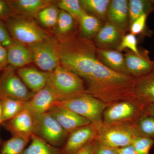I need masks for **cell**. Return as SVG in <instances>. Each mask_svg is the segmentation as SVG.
I'll return each instance as SVG.
<instances>
[{"label":"cell","instance_id":"13","mask_svg":"<svg viewBox=\"0 0 154 154\" xmlns=\"http://www.w3.org/2000/svg\"><path fill=\"white\" fill-rule=\"evenodd\" d=\"M13 136H18L30 140L34 133L35 119L31 113L24 108L14 118L2 123Z\"/></svg>","mask_w":154,"mask_h":154},{"label":"cell","instance_id":"35","mask_svg":"<svg viewBox=\"0 0 154 154\" xmlns=\"http://www.w3.org/2000/svg\"><path fill=\"white\" fill-rule=\"evenodd\" d=\"M148 14H143L130 24L131 33L135 35L140 34L145 29Z\"/></svg>","mask_w":154,"mask_h":154},{"label":"cell","instance_id":"31","mask_svg":"<svg viewBox=\"0 0 154 154\" xmlns=\"http://www.w3.org/2000/svg\"><path fill=\"white\" fill-rule=\"evenodd\" d=\"M58 6L61 10L66 12L73 17L79 20L85 11L82 8L80 1L62 0L58 3Z\"/></svg>","mask_w":154,"mask_h":154},{"label":"cell","instance_id":"17","mask_svg":"<svg viewBox=\"0 0 154 154\" xmlns=\"http://www.w3.org/2000/svg\"><path fill=\"white\" fill-rule=\"evenodd\" d=\"M128 74L134 78L146 74L152 69L154 61L151 60L145 54L127 53L124 57Z\"/></svg>","mask_w":154,"mask_h":154},{"label":"cell","instance_id":"37","mask_svg":"<svg viewBox=\"0 0 154 154\" xmlns=\"http://www.w3.org/2000/svg\"><path fill=\"white\" fill-rule=\"evenodd\" d=\"M14 14L8 2L0 0V19L7 20L14 16Z\"/></svg>","mask_w":154,"mask_h":154},{"label":"cell","instance_id":"10","mask_svg":"<svg viewBox=\"0 0 154 154\" xmlns=\"http://www.w3.org/2000/svg\"><path fill=\"white\" fill-rule=\"evenodd\" d=\"M33 134L57 147L64 143L68 134L48 112L35 119Z\"/></svg>","mask_w":154,"mask_h":154},{"label":"cell","instance_id":"21","mask_svg":"<svg viewBox=\"0 0 154 154\" xmlns=\"http://www.w3.org/2000/svg\"><path fill=\"white\" fill-rule=\"evenodd\" d=\"M97 52L107 67L116 71L128 74L124 57L120 52L116 51L103 49L98 50Z\"/></svg>","mask_w":154,"mask_h":154},{"label":"cell","instance_id":"4","mask_svg":"<svg viewBox=\"0 0 154 154\" xmlns=\"http://www.w3.org/2000/svg\"><path fill=\"white\" fill-rule=\"evenodd\" d=\"M141 135L135 124L127 122L104 124L100 127L96 137L97 142L118 149L132 145L134 139Z\"/></svg>","mask_w":154,"mask_h":154},{"label":"cell","instance_id":"18","mask_svg":"<svg viewBox=\"0 0 154 154\" xmlns=\"http://www.w3.org/2000/svg\"><path fill=\"white\" fill-rule=\"evenodd\" d=\"M7 48L8 63L11 66L21 68L33 62L32 52L27 45L13 40Z\"/></svg>","mask_w":154,"mask_h":154},{"label":"cell","instance_id":"36","mask_svg":"<svg viewBox=\"0 0 154 154\" xmlns=\"http://www.w3.org/2000/svg\"><path fill=\"white\" fill-rule=\"evenodd\" d=\"M13 40L7 26L0 19V44L7 48L11 45Z\"/></svg>","mask_w":154,"mask_h":154},{"label":"cell","instance_id":"25","mask_svg":"<svg viewBox=\"0 0 154 154\" xmlns=\"http://www.w3.org/2000/svg\"><path fill=\"white\" fill-rule=\"evenodd\" d=\"M129 23L131 24L135 19L143 14L148 15L154 11V1L130 0L128 2Z\"/></svg>","mask_w":154,"mask_h":154},{"label":"cell","instance_id":"20","mask_svg":"<svg viewBox=\"0 0 154 154\" xmlns=\"http://www.w3.org/2000/svg\"><path fill=\"white\" fill-rule=\"evenodd\" d=\"M128 2L126 0L110 1L107 11L111 23L122 31L126 28L129 17Z\"/></svg>","mask_w":154,"mask_h":154},{"label":"cell","instance_id":"29","mask_svg":"<svg viewBox=\"0 0 154 154\" xmlns=\"http://www.w3.org/2000/svg\"><path fill=\"white\" fill-rule=\"evenodd\" d=\"M60 12L56 6L51 5L40 11L37 17L41 25L45 27L53 28L56 26Z\"/></svg>","mask_w":154,"mask_h":154},{"label":"cell","instance_id":"43","mask_svg":"<svg viewBox=\"0 0 154 154\" xmlns=\"http://www.w3.org/2000/svg\"><path fill=\"white\" fill-rule=\"evenodd\" d=\"M2 102L0 100V122H1V118H2Z\"/></svg>","mask_w":154,"mask_h":154},{"label":"cell","instance_id":"5","mask_svg":"<svg viewBox=\"0 0 154 154\" xmlns=\"http://www.w3.org/2000/svg\"><path fill=\"white\" fill-rule=\"evenodd\" d=\"M47 84L61 101L85 93L82 80L78 75L59 65L49 73Z\"/></svg>","mask_w":154,"mask_h":154},{"label":"cell","instance_id":"15","mask_svg":"<svg viewBox=\"0 0 154 154\" xmlns=\"http://www.w3.org/2000/svg\"><path fill=\"white\" fill-rule=\"evenodd\" d=\"M133 99L146 105L154 103V60L151 70L142 76L134 78Z\"/></svg>","mask_w":154,"mask_h":154},{"label":"cell","instance_id":"32","mask_svg":"<svg viewBox=\"0 0 154 154\" xmlns=\"http://www.w3.org/2000/svg\"><path fill=\"white\" fill-rule=\"evenodd\" d=\"M56 26L58 33L62 35L67 34L73 27V17L65 11H60Z\"/></svg>","mask_w":154,"mask_h":154},{"label":"cell","instance_id":"14","mask_svg":"<svg viewBox=\"0 0 154 154\" xmlns=\"http://www.w3.org/2000/svg\"><path fill=\"white\" fill-rule=\"evenodd\" d=\"M48 113L52 116L68 134L82 127L91 124V121L63 107L54 106Z\"/></svg>","mask_w":154,"mask_h":154},{"label":"cell","instance_id":"42","mask_svg":"<svg viewBox=\"0 0 154 154\" xmlns=\"http://www.w3.org/2000/svg\"><path fill=\"white\" fill-rule=\"evenodd\" d=\"M144 116L154 117V103L146 105Z\"/></svg>","mask_w":154,"mask_h":154},{"label":"cell","instance_id":"6","mask_svg":"<svg viewBox=\"0 0 154 154\" xmlns=\"http://www.w3.org/2000/svg\"><path fill=\"white\" fill-rule=\"evenodd\" d=\"M7 22L6 26L13 39L27 46L37 44L50 37L31 19L13 16Z\"/></svg>","mask_w":154,"mask_h":154},{"label":"cell","instance_id":"11","mask_svg":"<svg viewBox=\"0 0 154 154\" xmlns=\"http://www.w3.org/2000/svg\"><path fill=\"white\" fill-rule=\"evenodd\" d=\"M99 128L91 124L71 132L66 142L61 149V154L76 153L96 137Z\"/></svg>","mask_w":154,"mask_h":154},{"label":"cell","instance_id":"7","mask_svg":"<svg viewBox=\"0 0 154 154\" xmlns=\"http://www.w3.org/2000/svg\"><path fill=\"white\" fill-rule=\"evenodd\" d=\"M33 57V61L44 72L54 71L61 61V46L54 38L48 39L28 46Z\"/></svg>","mask_w":154,"mask_h":154},{"label":"cell","instance_id":"1","mask_svg":"<svg viewBox=\"0 0 154 154\" xmlns=\"http://www.w3.org/2000/svg\"><path fill=\"white\" fill-rule=\"evenodd\" d=\"M134 79L132 76L113 70L98 60L92 74L87 80L89 88L85 93L107 104L128 98L134 99Z\"/></svg>","mask_w":154,"mask_h":154},{"label":"cell","instance_id":"30","mask_svg":"<svg viewBox=\"0 0 154 154\" xmlns=\"http://www.w3.org/2000/svg\"><path fill=\"white\" fill-rule=\"evenodd\" d=\"M134 124L141 135L154 141V117L143 116L136 121Z\"/></svg>","mask_w":154,"mask_h":154},{"label":"cell","instance_id":"8","mask_svg":"<svg viewBox=\"0 0 154 154\" xmlns=\"http://www.w3.org/2000/svg\"><path fill=\"white\" fill-rule=\"evenodd\" d=\"M146 105L133 99L113 104L104 111V124L137 121L144 115Z\"/></svg>","mask_w":154,"mask_h":154},{"label":"cell","instance_id":"9","mask_svg":"<svg viewBox=\"0 0 154 154\" xmlns=\"http://www.w3.org/2000/svg\"><path fill=\"white\" fill-rule=\"evenodd\" d=\"M35 93L30 91L13 68H6L0 76V99L11 98L28 101Z\"/></svg>","mask_w":154,"mask_h":154},{"label":"cell","instance_id":"27","mask_svg":"<svg viewBox=\"0 0 154 154\" xmlns=\"http://www.w3.org/2000/svg\"><path fill=\"white\" fill-rule=\"evenodd\" d=\"M82 32L87 37L97 34L102 28V23L96 17L85 13L79 20Z\"/></svg>","mask_w":154,"mask_h":154},{"label":"cell","instance_id":"44","mask_svg":"<svg viewBox=\"0 0 154 154\" xmlns=\"http://www.w3.org/2000/svg\"><path fill=\"white\" fill-rule=\"evenodd\" d=\"M1 125V124H0ZM0 143H1V139H0Z\"/></svg>","mask_w":154,"mask_h":154},{"label":"cell","instance_id":"40","mask_svg":"<svg viewBox=\"0 0 154 154\" xmlns=\"http://www.w3.org/2000/svg\"><path fill=\"white\" fill-rule=\"evenodd\" d=\"M95 148L96 144L92 141L75 154H94Z\"/></svg>","mask_w":154,"mask_h":154},{"label":"cell","instance_id":"16","mask_svg":"<svg viewBox=\"0 0 154 154\" xmlns=\"http://www.w3.org/2000/svg\"><path fill=\"white\" fill-rule=\"evenodd\" d=\"M17 75L30 91L36 93L47 85L49 73L40 71L33 67L25 66L18 70Z\"/></svg>","mask_w":154,"mask_h":154},{"label":"cell","instance_id":"33","mask_svg":"<svg viewBox=\"0 0 154 154\" xmlns=\"http://www.w3.org/2000/svg\"><path fill=\"white\" fill-rule=\"evenodd\" d=\"M154 141L149 138L139 135L134 139L132 145L137 154H149Z\"/></svg>","mask_w":154,"mask_h":154},{"label":"cell","instance_id":"3","mask_svg":"<svg viewBox=\"0 0 154 154\" xmlns=\"http://www.w3.org/2000/svg\"><path fill=\"white\" fill-rule=\"evenodd\" d=\"M54 105L85 117L91 124L99 127L103 123L102 115L107 107L106 103L85 93L63 101H56Z\"/></svg>","mask_w":154,"mask_h":154},{"label":"cell","instance_id":"41","mask_svg":"<svg viewBox=\"0 0 154 154\" xmlns=\"http://www.w3.org/2000/svg\"><path fill=\"white\" fill-rule=\"evenodd\" d=\"M118 154H137L132 145L116 149Z\"/></svg>","mask_w":154,"mask_h":154},{"label":"cell","instance_id":"26","mask_svg":"<svg viewBox=\"0 0 154 154\" xmlns=\"http://www.w3.org/2000/svg\"><path fill=\"white\" fill-rule=\"evenodd\" d=\"M30 140L20 137L12 136L2 144L0 154H24Z\"/></svg>","mask_w":154,"mask_h":154},{"label":"cell","instance_id":"28","mask_svg":"<svg viewBox=\"0 0 154 154\" xmlns=\"http://www.w3.org/2000/svg\"><path fill=\"white\" fill-rule=\"evenodd\" d=\"M83 9L104 19L107 15L110 2L109 0H82L80 1Z\"/></svg>","mask_w":154,"mask_h":154},{"label":"cell","instance_id":"39","mask_svg":"<svg viewBox=\"0 0 154 154\" xmlns=\"http://www.w3.org/2000/svg\"><path fill=\"white\" fill-rule=\"evenodd\" d=\"M8 64L7 48L0 44V70L5 69Z\"/></svg>","mask_w":154,"mask_h":154},{"label":"cell","instance_id":"24","mask_svg":"<svg viewBox=\"0 0 154 154\" xmlns=\"http://www.w3.org/2000/svg\"><path fill=\"white\" fill-rule=\"evenodd\" d=\"M2 102V112L0 124L14 118L25 108V102L18 99L3 98Z\"/></svg>","mask_w":154,"mask_h":154},{"label":"cell","instance_id":"2","mask_svg":"<svg viewBox=\"0 0 154 154\" xmlns=\"http://www.w3.org/2000/svg\"><path fill=\"white\" fill-rule=\"evenodd\" d=\"M96 51L93 42L90 41L80 47L62 48L60 62L67 69L87 80L98 60Z\"/></svg>","mask_w":154,"mask_h":154},{"label":"cell","instance_id":"34","mask_svg":"<svg viewBox=\"0 0 154 154\" xmlns=\"http://www.w3.org/2000/svg\"><path fill=\"white\" fill-rule=\"evenodd\" d=\"M129 49L135 54H140L137 47V40L135 35L132 33L127 34L122 38L120 43L118 46L119 51Z\"/></svg>","mask_w":154,"mask_h":154},{"label":"cell","instance_id":"19","mask_svg":"<svg viewBox=\"0 0 154 154\" xmlns=\"http://www.w3.org/2000/svg\"><path fill=\"white\" fill-rule=\"evenodd\" d=\"M14 14L26 17L37 16L45 8L52 5L49 0H14L8 1Z\"/></svg>","mask_w":154,"mask_h":154},{"label":"cell","instance_id":"23","mask_svg":"<svg viewBox=\"0 0 154 154\" xmlns=\"http://www.w3.org/2000/svg\"><path fill=\"white\" fill-rule=\"evenodd\" d=\"M121 31L112 23H107L97 33L96 41L98 44L103 46L112 45L120 39Z\"/></svg>","mask_w":154,"mask_h":154},{"label":"cell","instance_id":"38","mask_svg":"<svg viewBox=\"0 0 154 154\" xmlns=\"http://www.w3.org/2000/svg\"><path fill=\"white\" fill-rule=\"evenodd\" d=\"M95 144L96 148L94 154H118L116 149L103 145L98 143Z\"/></svg>","mask_w":154,"mask_h":154},{"label":"cell","instance_id":"22","mask_svg":"<svg viewBox=\"0 0 154 154\" xmlns=\"http://www.w3.org/2000/svg\"><path fill=\"white\" fill-rule=\"evenodd\" d=\"M31 143L25 149L24 154H62L61 149L50 144L44 140L33 134Z\"/></svg>","mask_w":154,"mask_h":154},{"label":"cell","instance_id":"12","mask_svg":"<svg viewBox=\"0 0 154 154\" xmlns=\"http://www.w3.org/2000/svg\"><path fill=\"white\" fill-rule=\"evenodd\" d=\"M56 101L57 98L54 91L47 84L45 88L35 93L30 100L25 102V108L35 119L48 113Z\"/></svg>","mask_w":154,"mask_h":154}]
</instances>
